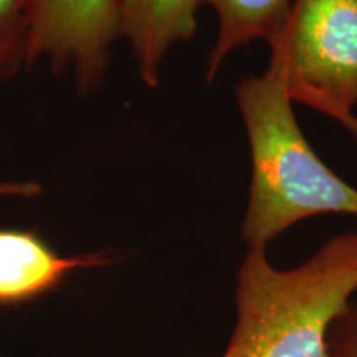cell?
Here are the masks:
<instances>
[{
  "instance_id": "cell-2",
  "label": "cell",
  "mask_w": 357,
  "mask_h": 357,
  "mask_svg": "<svg viewBox=\"0 0 357 357\" xmlns=\"http://www.w3.org/2000/svg\"><path fill=\"white\" fill-rule=\"evenodd\" d=\"M357 291V231L293 270L248 248L236 275V323L222 357H329L328 336Z\"/></svg>"
},
{
  "instance_id": "cell-1",
  "label": "cell",
  "mask_w": 357,
  "mask_h": 357,
  "mask_svg": "<svg viewBox=\"0 0 357 357\" xmlns=\"http://www.w3.org/2000/svg\"><path fill=\"white\" fill-rule=\"evenodd\" d=\"M252 155L248 205L240 235L265 248L289 227L321 213L357 215V189L312 151L293 113L280 58L235 89Z\"/></svg>"
},
{
  "instance_id": "cell-9",
  "label": "cell",
  "mask_w": 357,
  "mask_h": 357,
  "mask_svg": "<svg viewBox=\"0 0 357 357\" xmlns=\"http://www.w3.org/2000/svg\"><path fill=\"white\" fill-rule=\"evenodd\" d=\"M329 357H357V305L347 310L334 321L328 336Z\"/></svg>"
},
{
  "instance_id": "cell-4",
  "label": "cell",
  "mask_w": 357,
  "mask_h": 357,
  "mask_svg": "<svg viewBox=\"0 0 357 357\" xmlns=\"http://www.w3.org/2000/svg\"><path fill=\"white\" fill-rule=\"evenodd\" d=\"M121 0H25L29 63L50 61L71 71L83 95L106 77L111 47L119 38Z\"/></svg>"
},
{
  "instance_id": "cell-8",
  "label": "cell",
  "mask_w": 357,
  "mask_h": 357,
  "mask_svg": "<svg viewBox=\"0 0 357 357\" xmlns=\"http://www.w3.org/2000/svg\"><path fill=\"white\" fill-rule=\"evenodd\" d=\"M29 63V22L25 0H0V79Z\"/></svg>"
},
{
  "instance_id": "cell-11",
  "label": "cell",
  "mask_w": 357,
  "mask_h": 357,
  "mask_svg": "<svg viewBox=\"0 0 357 357\" xmlns=\"http://www.w3.org/2000/svg\"><path fill=\"white\" fill-rule=\"evenodd\" d=\"M336 121L339 124H342V126H344L347 131L352 134V137H354V141L357 142V118H356V116L352 113L351 114H342V116H339Z\"/></svg>"
},
{
  "instance_id": "cell-3",
  "label": "cell",
  "mask_w": 357,
  "mask_h": 357,
  "mask_svg": "<svg viewBox=\"0 0 357 357\" xmlns=\"http://www.w3.org/2000/svg\"><path fill=\"white\" fill-rule=\"evenodd\" d=\"M271 53L293 102L337 119L357 106V0H296Z\"/></svg>"
},
{
  "instance_id": "cell-7",
  "label": "cell",
  "mask_w": 357,
  "mask_h": 357,
  "mask_svg": "<svg viewBox=\"0 0 357 357\" xmlns=\"http://www.w3.org/2000/svg\"><path fill=\"white\" fill-rule=\"evenodd\" d=\"M296 0H202L218 17V35L207 63V82L231 50L253 40H266L268 45L280 37L288 24Z\"/></svg>"
},
{
  "instance_id": "cell-5",
  "label": "cell",
  "mask_w": 357,
  "mask_h": 357,
  "mask_svg": "<svg viewBox=\"0 0 357 357\" xmlns=\"http://www.w3.org/2000/svg\"><path fill=\"white\" fill-rule=\"evenodd\" d=\"M200 6L202 0H121L119 38L131 45L139 77L149 88L159 86L169 48L194 37Z\"/></svg>"
},
{
  "instance_id": "cell-6",
  "label": "cell",
  "mask_w": 357,
  "mask_h": 357,
  "mask_svg": "<svg viewBox=\"0 0 357 357\" xmlns=\"http://www.w3.org/2000/svg\"><path fill=\"white\" fill-rule=\"evenodd\" d=\"M102 253L61 257L30 231L0 230V303H19L55 288L77 268L105 265Z\"/></svg>"
},
{
  "instance_id": "cell-10",
  "label": "cell",
  "mask_w": 357,
  "mask_h": 357,
  "mask_svg": "<svg viewBox=\"0 0 357 357\" xmlns=\"http://www.w3.org/2000/svg\"><path fill=\"white\" fill-rule=\"evenodd\" d=\"M42 187L37 182H0V197H35Z\"/></svg>"
}]
</instances>
